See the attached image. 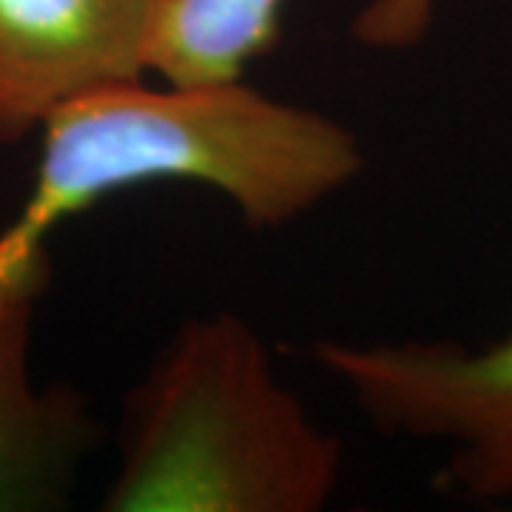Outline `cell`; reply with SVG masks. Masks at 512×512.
Segmentation results:
<instances>
[{"instance_id": "6da1fadb", "label": "cell", "mask_w": 512, "mask_h": 512, "mask_svg": "<svg viewBox=\"0 0 512 512\" xmlns=\"http://www.w3.org/2000/svg\"><path fill=\"white\" fill-rule=\"evenodd\" d=\"M37 134L32 194L0 231V279L46 254L55 228L117 191L202 185L248 228L274 231L350 188L365 168V148L345 123L245 80L109 83L60 103Z\"/></svg>"}, {"instance_id": "5b68a950", "label": "cell", "mask_w": 512, "mask_h": 512, "mask_svg": "<svg viewBox=\"0 0 512 512\" xmlns=\"http://www.w3.org/2000/svg\"><path fill=\"white\" fill-rule=\"evenodd\" d=\"M49 271V256L40 254L0 279V512L63 507L97 441L83 393L40 387L32 376L35 313Z\"/></svg>"}, {"instance_id": "7a4b0ae2", "label": "cell", "mask_w": 512, "mask_h": 512, "mask_svg": "<svg viewBox=\"0 0 512 512\" xmlns=\"http://www.w3.org/2000/svg\"><path fill=\"white\" fill-rule=\"evenodd\" d=\"M342 441L279 379L239 313L191 316L128 387L106 512H319Z\"/></svg>"}, {"instance_id": "52a82bcc", "label": "cell", "mask_w": 512, "mask_h": 512, "mask_svg": "<svg viewBox=\"0 0 512 512\" xmlns=\"http://www.w3.org/2000/svg\"><path fill=\"white\" fill-rule=\"evenodd\" d=\"M439 0H370L353 20V37L367 49H410L427 35Z\"/></svg>"}, {"instance_id": "8992f818", "label": "cell", "mask_w": 512, "mask_h": 512, "mask_svg": "<svg viewBox=\"0 0 512 512\" xmlns=\"http://www.w3.org/2000/svg\"><path fill=\"white\" fill-rule=\"evenodd\" d=\"M285 0H160L146 72L177 86L234 83L279 37Z\"/></svg>"}, {"instance_id": "3957f363", "label": "cell", "mask_w": 512, "mask_h": 512, "mask_svg": "<svg viewBox=\"0 0 512 512\" xmlns=\"http://www.w3.org/2000/svg\"><path fill=\"white\" fill-rule=\"evenodd\" d=\"M313 362L382 433L441 447L450 493L512 501V330L484 345L319 339Z\"/></svg>"}, {"instance_id": "277c9868", "label": "cell", "mask_w": 512, "mask_h": 512, "mask_svg": "<svg viewBox=\"0 0 512 512\" xmlns=\"http://www.w3.org/2000/svg\"><path fill=\"white\" fill-rule=\"evenodd\" d=\"M160 0H0V143L77 94L146 74Z\"/></svg>"}]
</instances>
